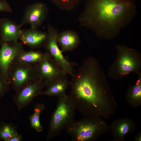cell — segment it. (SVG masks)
<instances>
[{
    "instance_id": "ba28073f",
    "label": "cell",
    "mask_w": 141,
    "mask_h": 141,
    "mask_svg": "<svg viewBox=\"0 0 141 141\" xmlns=\"http://www.w3.org/2000/svg\"><path fill=\"white\" fill-rule=\"evenodd\" d=\"M47 8L42 2H37L28 5L25 10L20 25L28 24L30 28H37L46 17Z\"/></svg>"
},
{
    "instance_id": "30bf717a",
    "label": "cell",
    "mask_w": 141,
    "mask_h": 141,
    "mask_svg": "<svg viewBox=\"0 0 141 141\" xmlns=\"http://www.w3.org/2000/svg\"><path fill=\"white\" fill-rule=\"evenodd\" d=\"M109 128V131L115 140L124 141L126 136L136 130L137 126L133 120L126 117L114 120Z\"/></svg>"
},
{
    "instance_id": "8fae6325",
    "label": "cell",
    "mask_w": 141,
    "mask_h": 141,
    "mask_svg": "<svg viewBox=\"0 0 141 141\" xmlns=\"http://www.w3.org/2000/svg\"><path fill=\"white\" fill-rule=\"evenodd\" d=\"M21 25L8 18H0V42H17L22 31Z\"/></svg>"
},
{
    "instance_id": "52a82bcc",
    "label": "cell",
    "mask_w": 141,
    "mask_h": 141,
    "mask_svg": "<svg viewBox=\"0 0 141 141\" xmlns=\"http://www.w3.org/2000/svg\"><path fill=\"white\" fill-rule=\"evenodd\" d=\"M39 62L38 75L40 79L44 80L45 85L48 86L57 80L67 78V74L48 52L44 54Z\"/></svg>"
},
{
    "instance_id": "6da1fadb",
    "label": "cell",
    "mask_w": 141,
    "mask_h": 141,
    "mask_svg": "<svg viewBox=\"0 0 141 141\" xmlns=\"http://www.w3.org/2000/svg\"><path fill=\"white\" fill-rule=\"evenodd\" d=\"M72 77L69 96L76 109L85 117L105 119L115 113L117 103L97 59L84 60Z\"/></svg>"
},
{
    "instance_id": "d4e9b609",
    "label": "cell",
    "mask_w": 141,
    "mask_h": 141,
    "mask_svg": "<svg viewBox=\"0 0 141 141\" xmlns=\"http://www.w3.org/2000/svg\"><path fill=\"white\" fill-rule=\"evenodd\" d=\"M134 140L135 141H141V133L139 132L135 136Z\"/></svg>"
},
{
    "instance_id": "4fadbf2b",
    "label": "cell",
    "mask_w": 141,
    "mask_h": 141,
    "mask_svg": "<svg viewBox=\"0 0 141 141\" xmlns=\"http://www.w3.org/2000/svg\"><path fill=\"white\" fill-rule=\"evenodd\" d=\"M47 34L37 29L32 28L22 30L20 36L22 43L33 47L39 46L46 41Z\"/></svg>"
},
{
    "instance_id": "7402d4cb",
    "label": "cell",
    "mask_w": 141,
    "mask_h": 141,
    "mask_svg": "<svg viewBox=\"0 0 141 141\" xmlns=\"http://www.w3.org/2000/svg\"><path fill=\"white\" fill-rule=\"evenodd\" d=\"M0 12L11 13V8L8 2L5 0H0Z\"/></svg>"
},
{
    "instance_id": "e0dca14e",
    "label": "cell",
    "mask_w": 141,
    "mask_h": 141,
    "mask_svg": "<svg viewBox=\"0 0 141 141\" xmlns=\"http://www.w3.org/2000/svg\"><path fill=\"white\" fill-rule=\"evenodd\" d=\"M44 109V105L42 103L36 104L35 107L34 112L30 118L31 127L38 132H40L43 130L41 124L40 118L41 113Z\"/></svg>"
},
{
    "instance_id": "603a6c76",
    "label": "cell",
    "mask_w": 141,
    "mask_h": 141,
    "mask_svg": "<svg viewBox=\"0 0 141 141\" xmlns=\"http://www.w3.org/2000/svg\"><path fill=\"white\" fill-rule=\"evenodd\" d=\"M7 80L0 74V97L4 94L7 90Z\"/></svg>"
},
{
    "instance_id": "484cf974",
    "label": "cell",
    "mask_w": 141,
    "mask_h": 141,
    "mask_svg": "<svg viewBox=\"0 0 141 141\" xmlns=\"http://www.w3.org/2000/svg\"></svg>"
},
{
    "instance_id": "7c38bea8",
    "label": "cell",
    "mask_w": 141,
    "mask_h": 141,
    "mask_svg": "<svg viewBox=\"0 0 141 141\" xmlns=\"http://www.w3.org/2000/svg\"><path fill=\"white\" fill-rule=\"evenodd\" d=\"M45 85L40 78L37 82L25 87L20 92L17 98L16 101L20 108L26 105L36 95L42 94V89Z\"/></svg>"
},
{
    "instance_id": "44dd1931",
    "label": "cell",
    "mask_w": 141,
    "mask_h": 141,
    "mask_svg": "<svg viewBox=\"0 0 141 141\" xmlns=\"http://www.w3.org/2000/svg\"><path fill=\"white\" fill-rule=\"evenodd\" d=\"M58 7L64 8L69 9L75 6L79 0H50Z\"/></svg>"
},
{
    "instance_id": "9c48e42d",
    "label": "cell",
    "mask_w": 141,
    "mask_h": 141,
    "mask_svg": "<svg viewBox=\"0 0 141 141\" xmlns=\"http://www.w3.org/2000/svg\"><path fill=\"white\" fill-rule=\"evenodd\" d=\"M0 74L7 80L10 66L15 56L21 51L22 45L17 42L11 45L8 42H0Z\"/></svg>"
},
{
    "instance_id": "2e32d148",
    "label": "cell",
    "mask_w": 141,
    "mask_h": 141,
    "mask_svg": "<svg viewBox=\"0 0 141 141\" xmlns=\"http://www.w3.org/2000/svg\"><path fill=\"white\" fill-rule=\"evenodd\" d=\"M70 84L67 78L57 80L51 84L42 94L45 95L58 97L65 93V91Z\"/></svg>"
},
{
    "instance_id": "277c9868",
    "label": "cell",
    "mask_w": 141,
    "mask_h": 141,
    "mask_svg": "<svg viewBox=\"0 0 141 141\" xmlns=\"http://www.w3.org/2000/svg\"><path fill=\"white\" fill-rule=\"evenodd\" d=\"M114 61L110 67L108 75L115 80L121 79L125 75L135 73L141 74V56L136 50L124 45L117 46Z\"/></svg>"
},
{
    "instance_id": "9a60e30c",
    "label": "cell",
    "mask_w": 141,
    "mask_h": 141,
    "mask_svg": "<svg viewBox=\"0 0 141 141\" xmlns=\"http://www.w3.org/2000/svg\"><path fill=\"white\" fill-rule=\"evenodd\" d=\"M138 75L135 84L129 87L126 95L127 102L133 108L138 107L141 105V74Z\"/></svg>"
},
{
    "instance_id": "ac0fdd59",
    "label": "cell",
    "mask_w": 141,
    "mask_h": 141,
    "mask_svg": "<svg viewBox=\"0 0 141 141\" xmlns=\"http://www.w3.org/2000/svg\"><path fill=\"white\" fill-rule=\"evenodd\" d=\"M29 72L27 69L20 68L15 71L13 76L14 84L16 86H21L29 78Z\"/></svg>"
},
{
    "instance_id": "7a4b0ae2",
    "label": "cell",
    "mask_w": 141,
    "mask_h": 141,
    "mask_svg": "<svg viewBox=\"0 0 141 141\" xmlns=\"http://www.w3.org/2000/svg\"><path fill=\"white\" fill-rule=\"evenodd\" d=\"M135 10L131 0H87L81 20L98 37L111 39L131 20Z\"/></svg>"
},
{
    "instance_id": "5bb4252c",
    "label": "cell",
    "mask_w": 141,
    "mask_h": 141,
    "mask_svg": "<svg viewBox=\"0 0 141 141\" xmlns=\"http://www.w3.org/2000/svg\"><path fill=\"white\" fill-rule=\"evenodd\" d=\"M57 41L63 52L74 49L79 44L80 40L78 37L75 33L67 31L58 34Z\"/></svg>"
},
{
    "instance_id": "ffe728a7",
    "label": "cell",
    "mask_w": 141,
    "mask_h": 141,
    "mask_svg": "<svg viewBox=\"0 0 141 141\" xmlns=\"http://www.w3.org/2000/svg\"><path fill=\"white\" fill-rule=\"evenodd\" d=\"M20 56V60L25 62H39L42 59L44 54L39 52L33 51L24 53Z\"/></svg>"
},
{
    "instance_id": "d6986e66",
    "label": "cell",
    "mask_w": 141,
    "mask_h": 141,
    "mask_svg": "<svg viewBox=\"0 0 141 141\" xmlns=\"http://www.w3.org/2000/svg\"><path fill=\"white\" fill-rule=\"evenodd\" d=\"M17 134L15 129L11 125L2 122L0 125V139L5 141Z\"/></svg>"
},
{
    "instance_id": "3957f363",
    "label": "cell",
    "mask_w": 141,
    "mask_h": 141,
    "mask_svg": "<svg viewBox=\"0 0 141 141\" xmlns=\"http://www.w3.org/2000/svg\"><path fill=\"white\" fill-rule=\"evenodd\" d=\"M85 117L79 120H73L65 128L73 141H95L109 131V125L104 119Z\"/></svg>"
},
{
    "instance_id": "8992f818",
    "label": "cell",
    "mask_w": 141,
    "mask_h": 141,
    "mask_svg": "<svg viewBox=\"0 0 141 141\" xmlns=\"http://www.w3.org/2000/svg\"><path fill=\"white\" fill-rule=\"evenodd\" d=\"M47 34L46 45L48 52L67 74L73 77L75 73L72 64L63 55L58 47L57 41L58 34L56 31L49 25Z\"/></svg>"
},
{
    "instance_id": "5b68a950",
    "label": "cell",
    "mask_w": 141,
    "mask_h": 141,
    "mask_svg": "<svg viewBox=\"0 0 141 141\" xmlns=\"http://www.w3.org/2000/svg\"><path fill=\"white\" fill-rule=\"evenodd\" d=\"M58 97L56 108L50 121L47 140L59 136L61 131L74 119L76 109L69 95L65 94Z\"/></svg>"
},
{
    "instance_id": "cb8c5ba5",
    "label": "cell",
    "mask_w": 141,
    "mask_h": 141,
    "mask_svg": "<svg viewBox=\"0 0 141 141\" xmlns=\"http://www.w3.org/2000/svg\"><path fill=\"white\" fill-rule=\"evenodd\" d=\"M21 137L18 133L8 139L6 141H20Z\"/></svg>"
}]
</instances>
